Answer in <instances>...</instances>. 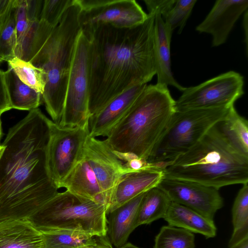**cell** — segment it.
Listing matches in <instances>:
<instances>
[{"mask_svg": "<svg viewBox=\"0 0 248 248\" xmlns=\"http://www.w3.org/2000/svg\"><path fill=\"white\" fill-rule=\"evenodd\" d=\"M49 120L39 108L29 111L1 144L0 222L27 219L59 192L46 169Z\"/></svg>", "mask_w": 248, "mask_h": 248, "instance_id": "6da1fadb", "label": "cell"}, {"mask_svg": "<svg viewBox=\"0 0 248 248\" xmlns=\"http://www.w3.org/2000/svg\"><path fill=\"white\" fill-rule=\"evenodd\" d=\"M154 21L155 13H148L139 25L121 28L100 24L87 37L91 115L124 91L147 84L156 75Z\"/></svg>", "mask_w": 248, "mask_h": 248, "instance_id": "7a4b0ae2", "label": "cell"}, {"mask_svg": "<svg viewBox=\"0 0 248 248\" xmlns=\"http://www.w3.org/2000/svg\"><path fill=\"white\" fill-rule=\"evenodd\" d=\"M224 120L167 165L163 170V178L194 182L217 189L248 183V153L232 137Z\"/></svg>", "mask_w": 248, "mask_h": 248, "instance_id": "3957f363", "label": "cell"}, {"mask_svg": "<svg viewBox=\"0 0 248 248\" xmlns=\"http://www.w3.org/2000/svg\"><path fill=\"white\" fill-rule=\"evenodd\" d=\"M79 10L75 0L55 28L40 20L25 60L45 73L42 99L51 120L57 124L62 115L75 49L81 32Z\"/></svg>", "mask_w": 248, "mask_h": 248, "instance_id": "277c9868", "label": "cell"}, {"mask_svg": "<svg viewBox=\"0 0 248 248\" xmlns=\"http://www.w3.org/2000/svg\"><path fill=\"white\" fill-rule=\"evenodd\" d=\"M176 111L168 87L146 86L128 114L105 140L112 150L147 160Z\"/></svg>", "mask_w": 248, "mask_h": 248, "instance_id": "5b68a950", "label": "cell"}, {"mask_svg": "<svg viewBox=\"0 0 248 248\" xmlns=\"http://www.w3.org/2000/svg\"><path fill=\"white\" fill-rule=\"evenodd\" d=\"M107 215L104 205L65 190L26 220L41 232L66 230L100 236L107 235Z\"/></svg>", "mask_w": 248, "mask_h": 248, "instance_id": "8992f818", "label": "cell"}, {"mask_svg": "<svg viewBox=\"0 0 248 248\" xmlns=\"http://www.w3.org/2000/svg\"><path fill=\"white\" fill-rule=\"evenodd\" d=\"M230 108L176 111L147 161L163 170L196 144L212 126L223 120Z\"/></svg>", "mask_w": 248, "mask_h": 248, "instance_id": "52a82bcc", "label": "cell"}, {"mask_svg": "<svg viewBox=\"0 0 248 248\" xmlns=\"http://www.w3.org/2000/svg\"><path fill=\"white\" fill-rule=\"evenodd\" d=\"M90 41L81 31L78 37L67 85L62 115L58 124L62 127L89 125L88 61Z\"/></svg>", "mask_w": 248, "mask_h": 248, "instance_id": "ba28073f", "label": "cell"}, {"mask_svg": "<svg viewBox=\"0 0 248 248\" xmlns=\"http://www.w3.org/2000/svg\"><path fill=\"white\" fill-rule=\"evenodd\" d=\"M49 138L46 149V169L49 178L59 189L62 181L83 157V148L89 135L84 127H62L49 121Z\"/></svg>", "mask_w": 248, "mask_h": 248, "instance_id": "9c48e42d", "label": "cell"}, {"mask_svg": "<svg viewBox=\"0 0 248 248\" xmlns=\"http://www.w3.org/2000/svg\"><path fill=\"white\" fill-rule=\"evenodd\" d=\"M244 84L241 74L230 71L197 86L185 88L175 101V110L230 108L244 93Z\"/></svg>", "mask_w": 248, "mask_h": 248, "instance_id": "30bf717a", "label": "cell"}, {"mask_svg": "<svg viewBox=\"0 0 248 248\" xmlns=\"http://www.w3.org/2000/svg\"><path fill=\"white\" fill-rule=\"evenodd\" d=\"M80 10L78 21L81 32L88 37L100 24L129 28L143 23L148 17L134 0H77Z\"/></svg>", "mask_w": 248, "mask_h": 248, "instance_id": "8fae6325", "label": "cell"}, {"mask_svg": "<svg viewBox=\"0 0 248 248\" xmlns=\"http://www.w3.org/2000/svg\"><path fill=\"white\" fill-rule=\"evenodd\" d=\"M83 156L93 170L108 209L116 188L126 174L133 172L126 168L105 140L88 135Z\"/></svg>", "mask_w": 248, "mask_h": 248, "instance_id": "7c38bea8", "label": "cell"}, {"mask_svg": "<svg viewBox=\"0 0 248 248\" xmlns=\"http://www.w3.org/2000/svg\"><path fill=\"white\" fill-rule=\"evenodd\" d=\"M157 186L171 202L188 207L212 220L217 212L224 205L219 189L196 182L163 178Z\"/></svg>", "mask_w": 248, "mask_h": 248, "instance_id": "4fadbf2b", "label": "cell"}, {"mask_svg": "<svg viewBox=\"0 0 248 248\" xmlns=\"http://www.w3.org/2000/svg\"><path fill=\"white\" fill-rule=\"evenodd\" d=\"M248 7L246 0H217L196 30L200 33L210 34L212 46H218L226 42L235 23Z\"/></svg>", "mask_w": 248, "mask_h": 248, "instance_id": "5bb4252c", "label": "cell"}, {"mask_svg": "<svg viewBox=\"0 0 248 248\" xmlns=\"http://www.w3.org/2000/svg\"><path fill=\"white\" fill-rule=\"evenodd\" d=\"M147 84L134 86L119 94L89 121V136L108 137L114 127L128 114Z\"/></svg>", "mask_w": 248, "mask_h": 248, "instance_id": "9a60e30c", "label": "cell"}, {"mask_svg": "<svg viewBox=\"0 0 248 248\" xmlns=\"http://www.w3.org/2000/svg\"><path fill=\"white\" fill-rule=\"evenodd\" d=\"M172 31L166 25L160 14H155L154 57L157 84L175 87L183 92L185 88L173 77L171 68L170 42Z\"/></svg>", "mask_w": 248, "mask_h": 248, "instance_id": "2e32d148", "label": "cell"}, {"mask_svg": "<svg viewBox=\"0 0 248 248\" xmlns=\"http://www.w3.org/2000/svg\"><path fill=\"white\" fill-rule=\"evenodd\" d=\"M163 170L151 168L125 174L119 183L108 214L137 196L156 186L163 178Z\"/></svg>", "mask_w": 248, "mask_h": 248, "instance_id": "e0dca14e", "label": "cell"}, {"mask_svg": "<svg viewBox=\"0 0 248 248\" xmlns=\"http://www.w3.org/2000/svg\"><path fill=\"white\" fill-rule=\"evenodd\" d=\"M144 193L108 214L107 235L115 248L125 244L130 234L138 227V212Z\"/></svg>", "mask_w": 248, "mask_h": 248, "instance_id": "ac0fdd59", "label": "cell"}, {"mask_svg": "<svg viewBox=\"0 0 248 248\" xmlns=\"http://www.w3.org/2000/svg\"><path fill=\"white\" fill-rule=\"evenodd\" d=\"M62 187L74 195L101 203L107 208L95 175L84 156L60 183L59 188Z\"/></svg>", "mask_w": 248, "mask_h": 248, "instance_id": "d6986e66", "label": "cell"}, {"mask_svg": "<svg viewBox=\"0 0 248 248\" xmlns=\"http://www.w3.org/2000/svg\"><path fill=\"white\" fill-rule=\"evenodd\" d=\"M0 248H45L41 232L27 220L0 222Z\"/></svg>", "mask_w": 248, "mask_h": 248, "instance_id": "ffe728a7", "label": "cell"}, {"mask_svg": "<svg viewBox=\"0 0 248 248\" xmlns=\"http://www.w3.org/2000/svg\"><path fill=\"white\" fill-rule=\"evenodd\" d=\"M168 225L199 233L206 238L214 237L217 228L214 220L209 219L196 211L171 202L164 217Z\"/></svg>", "mask_w": 248, "mask_h": 248, "instance_id": "44dd1931", "label": "cell"}, {"mask_svg": "<svg viewBox=\"0 0 248 248\" xmlns=\"http://www.w3.org/2000/svg\"><path fill=\"white\" fill-rule=\"evenodd\" d=\"M4 72L12 109L30 111L38 108L43 101L42 94L21 81L10 67Z\"/></svg>", "mask_w": 248, "mask_h": 248, "instance_id": "7402d4cb", "label": "cell"}, {"mask_svg": "<svg viewBox=\"0 0 248 248\" xmlns=\"http://www.w3.org/2000/svg\"><path fill=\"white\" fill-rule=\"evenodd\" d=\"M171 202L168 196L157 186L145 192L138 212V227L164 218Z\"/></svg>", "mask_w": 248, "mask_h": 248, "instance_id": "603a6c76", "label": "cell"}, {"mask_svg": "<svg viewBox=\"0 0 248 248\" xmlns=\"http://www.w3.org/2000/svg\"><path fill=\"white\" fill-rule=\"evenodd\" d=\"M16 45L15 57L25 60L35 35L39 20L28 19L25 0H15Z\"/></svg>", "mask_w": 248, "mask_h": 248, "instance_id": "cb8c5ba5", "label": "cell"}, {"mask_svg": "<svg viewBox=\"0 0 248 248\" xmlns=\"http://www.w3.org/2000/svg\"><path fill=\"white\" fill-rule=\"evenodd\" d=\"M16 45L15 0L0 16V59L7 62L15 57Z\"/></svg>", "mask_w": 248, "mask_h": 248, "instance_id": "d4e9b609", "label": "cell"}, {"mask_svg": "<svg viewBox=\"0 0 248 248\" xmlns=\"http://www.w3.org/2000/svg\"><path fill=\"white\" fill-rule=\"evenodd\" d=\"M195 235L184 229L162 226L155 238L153 248H195Z\"/></svg>", "mask_w": 248, "mask_h": 248, "instance_id": "484cf974", "label": "cell"}, {"mask_svg": "<svg viewBox=\"0 0 248 248\" xmlns=\"http://www.w3.org/2000/svg\"><path fill=\"white\" fill-rule=\"evenodd\" d=\"M16 75L24 83L42 94L46 85L45 75L43 71L31 62L15 57L7 61Z\"/></svg>", "mask_w": 248, "mask_h": 248, "instance_id": "4316f807", "label": "cell"}, {"mask_svg": "<svg viewBox=\"0 0 248 248\" xmlns=\"http://www.w3.org/2000/svg\"><path fill=\"white\" fill-rule=\"evenodd\" d=\"M41 232L45 248H83L94 237L66 230Z\"/></svg>", "mask_w": 248, "mask_h": 248, "instance_id": "83f0119b", "label": "cell"}, {"mask_svg": "<svg viewBox=\"0 0 248 248\" xmlns=\"http://www.w3.org/2000/svg\"><path fill=\"white\" fill-rule=\"evenodd\" d=\"M196 2V0H175L173 7L162 17L166 25L172 32L179 28L178 33H181Z\"/></svg>", "mask_w": 248, "mask_h": 248, "instance_id": "f1b7e54d", "label": "cell"}, {"mask_svg": "<svg viewBox=\"0 0 248 248\" xmlns=\"http://www.w3.org/2000/svg\"><path fill=\"white\" fill-rule=\"evenodd\" d=\"M224 122L232 137L242 149L248 153V122L240 115L234 106L231 107Z\"/></svg>", "mask_w": 248, "mask_h": 248, "instance_id": "f546056e", "label": "cell"}, {"mask_svg": "<svg viewBox=\"0 0 248 248\" xmlns=\"http://www.w3.org/2000/svg\"><path fill=\"white\" fill-rule=\"evenodd\" d=\"M75 0H45L41 13L40 19L53 28L60 23L66 10L74 2Z\"/></svg>", "mask_w": 248, "mask_h": 248, "instance_id": "4dcf8cb0", "label": "cell"}, {"mask_svg": "<svg viewBox=\"0 0 248 248\" xmlns=\"http://www.w3.org/2000/svg\"><path fill=\"white\" fill-rule=\"evenodd\" d=\"M233 230L248 224V183L243 185L234 200L232 210Z\"/></svg>", "mask_w": 248, "mask_h": 248, "instance_id": "1f68e13d", "label": "cell"}, {"mask_svg": "<svg viewBox=\"0 0 248 248\" xmlns=\"http://www.w3.org/2000/svg\"><path fill=\"white\" fill-rule=\"evenodd\" d=\"M144 2L149 13H158L163 17L173 7L175 0H145Z\"/></svg>", "mask_w": 248, "mask_h": 248, "instance_id": "d6a6232c", "label": "cell"}, {"mask_svg": "<svg viewBox=\"0 0 248 248\" xmlns=\"http://www.w3.org/2000/svg\"><path fill=\"white\" fill-rule=\"evenodd\" d=\"M11 109L5 82V72L0 68V115Z\"/></svg>", "mask_w": 248, "mask_h": 248, "instance_id": "836d02e7", "label": "cell"}, {"mask_svg": "<svg viewBox=\"0 0 248 248\" xmlns=\"http://www.w3.org/2000/svg\"><path fill=\"white\" fill-rule=\"evenodd\" d=\"M28 18L31 20H39L44 0H25Z\"/></svg>", "mask_w": 248, "mask_h": 248, "instance_id": "e575fe53", "label": "cell"}, {"mask_svg": "<svg viewBox=\"0 0 248 248\" xmlns=\"http://www.w3.org/2000/svg\"><path fill=\"white\" fill-rule=\"evenodd\" d=\"M248 239V224L233 230L228 243V247L233 248L243 241Z\"/></svg>", "mask_w": 248, "mask_h": 248, "instance_id": "d590c367", "label": "cell"}, {"mask_svg": "<svg viewBox=\"0 0 248 248\" xmlns=\"http://www.w3.org/2000/svg\"><path fill=\"white\" fill-rule=\"evenodd\" d=\"M83 248H114L108 235L93 237L91 242Z\"/></svg>", "mask_w": 248, "mask_h": 248, "instance_id": "8d00e7d4", "label": "cell"}, {"mask_svg": "<svg viewBox=\"0 0 248 248\" xmlns=\"http://www.w3.org/2000/svg\"><path fill=\"white\" fill-rule=\"evenodd\" d=\"M14 0H0V16L4 14L12 5Z\"/></svg>", "mask_w": 248, "mask_h": 248, "instance_id": "74e56055", "label": "cell"}, {"mask_svg": "<svg viewBox=\"0 0 248 248\" xmlns=\"http://www.w3.org/2000/svg\"><path fill=\"white\" fill-rule=\"evenodd\" d=\"M244 16L243 19V28L244 29V32L245 34V42L246 44V54L248 52V10L245 12Z\"/></svg>", "mask_w": 248, "mask_h": 248, "instance_id": "f35d334b", "label": "cell"}, {"mask_svg": "<svg viewBox=\"0 0 248 248\" xmlns=\"http://www.w3.org/2000/svg\"><path fill=\"white\" fill-rule=\"evenodd\" d=\"M115 248H140V247H137L131 243L126 242L124 245H123L121 246Z\"/></svg>", "mask_w": 248, "mask_h": 248, "instance_id": "ab89813d", "label": "cell"}, {"mask_svg": "<svg viewBox=\"0 0 248 248\" xmlns=\"http://www.w3.org/2000/svg\"><path fill=\"white\" fill-rule=\"evenodd\" d=\"M233 248H248V239L243 241Z\"/></svg>", "mask_w": 248, "mask_h": 248, "instance_id": "60d3db41", "label": "cell"}, {"mask_svg": "<svg viewBox=\"0 0 248 248\" xmlns=\"http://www.w3.org/2000/svg\"><path fill=\"white\" fill-rule=\"evenodd\" d=\"M1 115H0V140L1 139V137L2 136V128H1V118H0ZM1 144H0V146Z\"/></svg>", "mask_w": 248, "mask_h": 248, "instance_id": "b9f144b4", "label": "cell"}, {"mask_svg": "<svg viewBox=\"0 0 248 248\" xmlns=\"http://www.w3.org/2000/svg\"><path fill=\"white\" fill-rule=\"evenodd\" d=\"M3 150V146L1 144V145L0 146V157L1 156V155L2 154Z\"/></svg>", "mask_w": 248, "mask_h": 248, "instance_id": "7bdbcfd3", "label": "cell"}, {"mask_svg": "<svg viewBox=\"0 0 248 248\" xmlns=\"http://www.w3.org/2000/svg\"><path fill=\"white\" fill-rule=\"evenodd\" d=\"M3 62V61L0 59V63L1 62Z\"/></svg>", "mask_w": 248, "mask_h": 248, "instance_id": "ee69618b", "label": "cell"}]
</instances>
